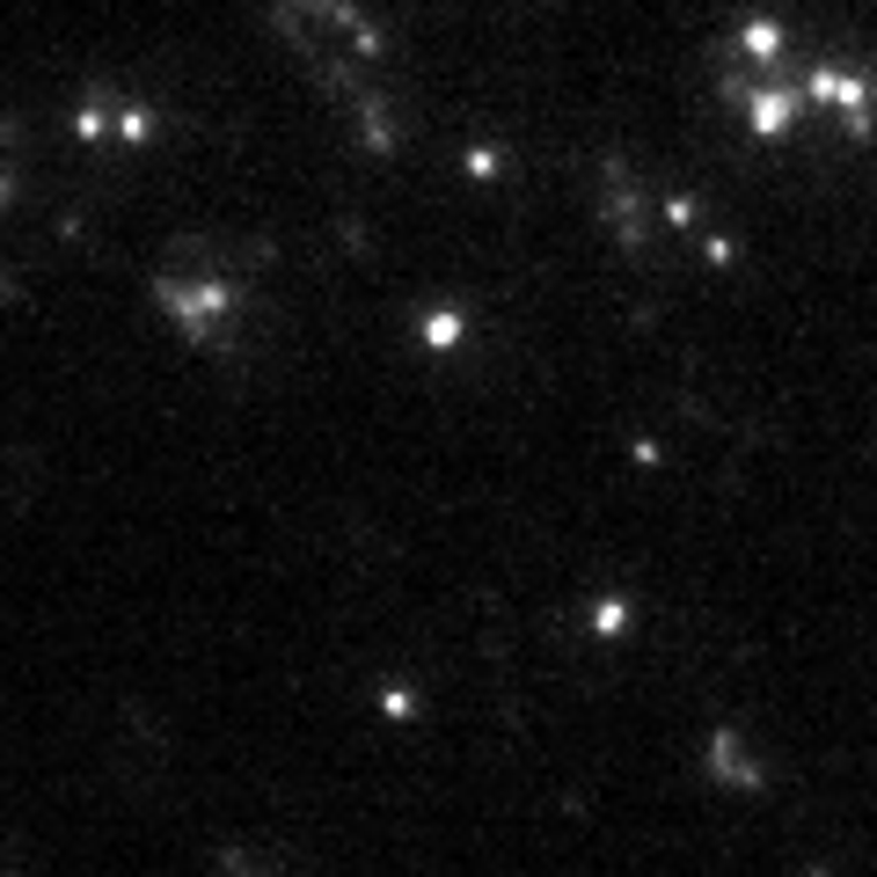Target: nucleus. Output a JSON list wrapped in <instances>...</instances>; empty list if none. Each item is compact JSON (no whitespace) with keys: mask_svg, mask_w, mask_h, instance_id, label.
<instances>
[{"mask_svg":"<svg viewBox=\"0 0 877 877\" xmlns=\"http://www.w3.org/2000/svg\"><path fill=\"white\" fill-rule=\"evenodd\" d=\"M709 768H717V783L760 789V768H754V760H746V746H738V732H717V738H709Z\"/></svg>","mask_w":877,"mask_h":877,"instance_id":"f257e3e1","label":"nucleus"},{"mask_svg":"<svg viewBox=\"0 0 877 877\" xmlns=\"http://www.w3.org/2000/svg\"><path fill=\"white\" fill-rule=\"evenodd\" d=\"M220 870L228 877H279L271 863H256V848H220Z\"/></svg>","mask_w":877,"mask_h":877,"instance_id":"f03ea898","label":"nucleus"},{"mask_svg":"<svg viewBox=\"0 0 877 877\" xmlns=\"http://www.w3.org/2000/svg\"><path fill=\"white\" fill-rule=\"evenodd\" d=\"M585 622H593L599 636H622V629H629V599H599V607L585 614Z\"/></svg>","mask_w":877,"mask_h":877,"instance_id":"7ed1b4c3","label":"nucleus"},{"mask_svg":"<svg viewBox=\"0 0 877 877\" xmlns=\"http://www.w3.org/2000/svg\"><path fill=\"white\" fill-rule=\"evenodd\" d=\"M373 709H381L387 724H410V717H417V702H410V687H381V695H373Z\"/></svg>","mask_w":877,"mask_h":877,"instance_id":"20e7f679","label":"nucleus"}]
</instances>
